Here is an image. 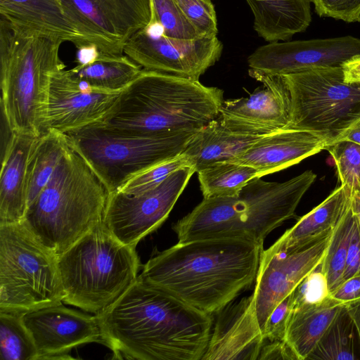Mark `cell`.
I'll use <instances>...</instances> for the list:
<instances>
[{
  "mask_svg": "<svg viewBox=\"0 0 360 360\" xmlns=\"http://www.w3.org/2000/svg\"><path fill=\"white\" fill-rule=\"evenodd\" d=\"M353 220L349 197L345 212L333 229L330 244L321 263V269L327 280L330 294L343 282Z\"/></svg>",
  "mask_w": 360,
  "mask_h": 360,
  "instance_id": "cell-31",
  "label": "cell"
},
{
  "mask_svg": "<svg viewBox=\"0 0 360 360\" xmlns=\"http://www.w3.org/2000/svg\"><path fill=\"white\" fill-rule=\"evenodd\" d=\"M295 291L283 299L271 313L263 332L264 340H285L286 330L295 305Z\"/></svg>",
  "mask_w": 360,
  "mask_h": 360,
  "instance_id": "cell-37",
  "label": "cell"
},
{
  "mask_svg": "<svg viewBox=\"0 0 360 360\" xmlns=\"http://www.w3.org/2000/svg\"><path fill=\"white\" fill-rule=\"evenodd\" d=\"M316 175L307 170L284 182L252 179L237 196L203 198L173 226L179 242L237 238L262 245L266 236L295 217Z\"/></svg>",
  "mask_w": 360,
  "mask_h": 360,
  "instance_id": "cell-4",
  "label": "cell"
},
{
  "mask_svg": "<svg viewBox=\"0 0 360 360\" xmlns=\"http://www.w3.org/2000/svg\"><path fill=\"white\" fill-rule=\"evenodd\" d=\"M150 25L158 27L164 36L178 39L202 37L186 18L175 0H150Z\"/></svg>",
  "mask_w": 360,
  "mask_h": 360,
  "instance_id": "cell-33",
  "label": "cell"
},
{
  "mask_svg": "<svg viewBox=\"0 0 360 360\" xmlns=\"http://www.w3.org/2000/svg\"><path fill=\"white\" fill-rule=\"evenodd\" d=\"M250 77L264 87L248 97L224 101L218 118L226 128L241 134L264 136L285 129L290 121L292 102L284 77Z\"/></svg>",
  "mask_w": 360,
  "mask_h": 360,
  "instance_id": "cell-16",
  "label": "cell"
},
{
  "mask_svg": "<svg viewBox=\"0 0 360 360\" xmlns=\"http://www.w3.org/2000/svg\"><path fill=\"white\" fill-rule=\"evenodd\" d=\"M223 44L214 37L178 39L164 36L155 25H148L131 37L123 52L143 69L199 80L218 61Z\"/></svg>",
  "mask_w": 360,
  "mask_h": 360,
  "instance_id": "cell-12",
  "label": "cell"
},
{
  "mask_svg": "<svg viewBox=\"0 0 360 360\" xmlns=\"http://www.w3.org/2000/svg\"><path fill=\"white\" fill-rule=\"evenodd\" d=\"M356 327L346 305L341 309L307 359L353 360Z\"/></svg>",
  "mask_w": 360,
  "mask_h": 360,
  "instance_id": "cell-30",
  "label": "cell"
},
{
  "mask_svg": "<svg viewBox=\"0 0 360 360\" xmlns=\"http://www.w3.org/2000/svg\"><path fill=\"white\" fill-rule=\"evenodd\" d=\"M283 76L292 102L285 129L319 134L328 146L360 120V84L346 83L342 67L314 68Z\"/></svg>",
  "mask_w": 360,
  "mask_h": 360,
  "instance_id": "cell-10",
  "label": "cell"
},
{
  "mask_svg": "<svg viewBox=\"0 0 360 360\" xmlns=\"http://www.w3.org/2000/svg\"><path fill=\"white\" fill-rule=\"evenodd\" d=\"M37 137L11 131L7 141L0 175V224L20 222L25 218L27 162Z\"/></svg>",
  "mask_w": 360,
  "mask_h": 360,
  "instance_id": "cell-21",
  "label": "cell"
},
{
  "mask_svg": "<svg viewBox=\"0 0 360 360\" xmlns=\"http://www.w3.org/2000/svg\"><path fill=\"white\" fill-rule=\"evenodd\" d=\"M360 58V39L353 36L271 42L248 58L249 75H285L314 68L342 67Z\"/></svg>",
  "mask_w": 360,
  "mask_h": 360,
  "instance_id": "cell-15",
  "label": "cell"
},
{
  "mask_svg": "<svg viewBox=\"0 0 360 360\" xmlns=\"http://www.w3.org/2000/svg\"><path fill=\"white\" fill-rule=\"evenodd\" d=\"M195 169L184 167L157 187L139 194L109 193L104 224L124 245L135 247L167 219Z\"/></svg>",
  "mask_w": 360,
  "mask_h": 360,
  "instance_id": "cell-11",
  "label": "cell"
},
{
  "mask_svg": "<svg viewBox=\"0 0 360 360\" xmlns=\"http://www.w3.org/2000/svg\"><path fill=\"white\" fill-rule=\"evenodd\" d=\"M64 11L100 51L123 54L125 43L150 22V0H62Z\"/></svg>",
  "mask_w": 360,
  "mask_h": 360,
  "instance_id": "cell-13",
  "label": "cell"
},
{
  "mask_svg": "<svg viewBox=\"0 0 360 360\" xmlns=\"http://www.w3.org/2000/svg\"><path fill=\"white\" fill-rule=\"evenodd\" d=\"M142 68L127 55L100 52L91 63L68 70L75 79L107 91H121L141 72Z\"/></svg>",
  "mask_w": 360,
  "mask_h": 360,
  "instance_id": "cell-27",
  "label": "cell"
},
{
  "mask_svg": "<svg viewBox=\"0 0 360 360\" xmlns=\"http://www.w3.org/2000/svg\"><path fill=\"white\" fill-rule=\"evenodd\" d=\"M261 136L233 132L217 117L193 136L182 153L198 172L216 162H231Z\"/></svg>",
  "mask_w": 360,
  "mask_h": 360,
  "instance_id": "cell-25",
  "label": "cell"
},
{
  "mask_svg": "<svg viewBox=\"0 0 360 360\" xmlns=\"http://www.w3.org/2000/svg\"><path fill=\"white\" fill-rule=\"evenodd\" d=\"M346 307L354 321L360 341V299L347 304Z\"/></svg>",
  "mask_w": 360,
  "mask_h": 360,
  "instance_id": "cell-44",
  "label": "cell"
},
{
  "mask_svg": "<svg viewBox=\"0 0 360 360\" xmlns=\"http://www.w3.org/2000/svg\"><path fill=\"white\" fill-rule=\"evenodd\" d=\"M295 291V305L320 302L330 295L321 264L297 286Z\"/></svg>",
  "mask_w": 360,
  "mask_h": 360,
  "instance_id": "cell-38",
  "label": "cell"
},
{
  "mask_svg": "<svg viewBox=\"0 0 360 360\" xmlns=\"http://www.w3.org/2000/svg\"><path fill=\"white\" fill-rule=\"evenodd\" d=\"M316 13L346 22H360V0H310Z\"/></svg>",
  "mask_w": 360,
  "mask_h": 360,
  "instance_id": "cell-39",
  "label": "cell"
},
{
  "mask_svg": "<svg viewBox=\"0 0 360 360\" xmlns=\"http://www.w3.org/2000/svg\"><path fill=\"white\" fill-rule=\"evenodd\" d=\"M215 326L202 360L258 359L264 338L252 295L217 312Z\"/></svg>",
  "mask_w": 360,
  "mask_h": 360,
  "instance_id": "cell-19",
  "label": "cell"
},
{
  "mask_svg": "<svg viewBox=\"0 0 360 360\" xmlns=\"http://www.w3.org/2000/svg\"><path fill=\"white\" fill-rule=\"evenodd\" d=\"M350 204L360 227V184L354 187L350 191Z\"/></svg>",
  "mask_w": 360,
  "mask_h": 360,
  "instance_id": "cell-45",
  "label": "cell"
},
{
  "mask_svg": "<svg viewBox=\"0 0 360 360\" xmlns=\"http://www.w3.org/2000/svg\"><path fill=\"white\" fill-rule=\"evenodd\" d=\"M326 146V141L319 134L282 129L262 136L231 162L251 166L262 177L297 164Z\"/></svg>",
  "mask_w": 360,
  "mask_h": 360,
  "instance_id": "cell-20",
  "label": "cell"
},
{
  "mask_svg": "<svg viewBox=\"0 0 360 360\" xmlns=\"http://www.w3.org/2000/svg\"><path fill=\"white\" fill-rule=\"evenodd\" d=\"M1 360H37L33 340L21 314L0 311Z\"/></svg>",
  "mask_w": 360,
  "mask_h": 360,
  "instance_id": "cell-32",
  "label": "cell"
},
{
  "mask_svg": "<svg viewBox=\"0 0 360 360\" xmlns=\"http://www.w3.org/2000/svg\"><path fill=\"white\" fill-rule=\"evenodd\" d=\"M108 195L104 184L70 146L22 221L58 257L103 221Z\"/></svg>",
  "mask_w": 360,
  "mask_h": 360,
  "instance_id": "cell-5",
  "label": "cell"
},
{
  "mask_svg": "<svg viewBox=\"0 0 360 360\" xmlns=\"http://www.w3.org/2000/svg\"><path fill=\"white\" fill-rule=\"evenodd\" d=\"M21 320L34 344L37 359H68L73 348L90 342L102 344L96 315L61 304L21 314Z\"/></svg>",
  "mask_w": 360,
  "mask_h": 360,
  "instance_id": "cell-17",
  "label": "cell"
},
{
  "mask_svg": "<svg viewBox=\"0 0 360 360\" xmlns=\"http://www.w3.org/2000/svg\"><path fill=\"white\" fill-rule=\"evenodd\" d=\"M63 43L0 17L1 106L13 133H43L51 76L65 69L59 56Z\"/></svg>",
  "mask_w": 360,
  "mask_h": 360,
  "instance_id": "cell-6",
  "label": "cell"
},
{
  "mask_svg": "<svg viewBox=\"0 0 360 360\" xmlns=\"http://www.w3.org/2000/svg\"><path fill=\"white\" fill-rule=\"evenodd\" d=\"M70 146L66 134L56 130H46L37 137L27 162V207L46 186Z\"/></svg>",
  "mask_w": 360,
  "mask_h": 360,
  "instance_id": "cell-28",
  "label": "cell"
},
{
  "mask_svg": "<svg viewBox=\"0 0 360 360\" xmlns=\"http://www.w3.org/2000/svg\"><path fill=\"white\" fill-rule=\"evenodd\" d=\"M342 68L346 83L360 84V58L345 63Z\"/></svg>",
  "mask_w": 360,
  "mask_h": 360,
  "instance_id": "cell-43",
  "label": "cell"
},
{
  "mask_svg": "<svg viewBox=\"0 0 360 360\" xmlns=\"http://www.w3.org/2000/svg\"><path fill=\"white\" fill-rule=\"evenodd\" d=\"M341 140L350 141L360 145V120L352 126L338 141Z\"/></svg>",
  "mask_w": 360,
  "mask_h": 360,
  "instance_id": "cell-46",
  "label": "cell"
},
{
  "mask_svg": "<svg viewBox=\"0 0 360 360\" xmlns=\"http://www.w3.org/2000/svg\"><path fill=\"white\" fill-rule=\"evenodd\" d=\"M63 302L97 314L137 279L136 248L118 240L99 224L57 257Z\"/></svg>",
  "mask_w": 360,
  "mask_h": 360,
  "instance_id": "cell-7",
  "label": "cell"
},
{
  "mask_svg": "<svg viewBox=\"0 0 360 360\" xmlns=\"http://www.w3.org/2000/svg\"><path fill=\"white\" fill-rule=\"evenodd\" d=\"M96 315L114 359L202 360L212 331V314L138 278Z\"/></svg>",
  "mask_w": 360,
  "mask_h": 360,
  "instance_id": "cell-1",
  "label": "cell"
},
{
  "mask_svg": "<svg viewBox=\"0 0 360 360\" xmlns=\"http://www.w3.org/2000/svg\"><path fill=\"white\" fill-rule=\"evenodd\" d=\"M0 17L13 25L69 41L91 44L66 15L62 0H0Z\"/></svg>",
  "mask_w": 360,
  "mask_h": 360,
  "instance_id": "cell-22",
  "label": "cell"
},
{
  "mask_svg": "<svg viewBox=\"0 0 360 360\" xmlns=\"http://www.w3.org/2000/svg\"><path fill=\"white\" fill-rule=\"evenodd\" d=\"M346 305L331 295L320 302L295 305L285 341L297 360L307 359L341 309Z\"/></svg>",
  "mask_w": 360,
  "mask_h": 360,
  "instance_id": "cell-24",
  "label": "cell"
},
{
  "mask_svg": "<svg viewBox=\"0 0 360 360\" xmlns=\"http://www.w3.org/2000/svg\"><path fill=\"white\" fill-rule=\"evenodd\" d=\"M330 295L346 304L360 299V275L344 281Z\"/></svg>",
  "mask_w": 360,
  "mask_h": 360,
  "instance_id": "cell-42",
  "label": "cell"
},
{
  "mask_svg": "<svg viewBox=\"0 0 360 360\" xmlns=\"http://www.w3.org/2000/svg\"><path fill=\"white\" fill-rule=\"evenodd\" d=\"M349 197L350 191L340 185L321 203L300 218L264 252L269 254L284 252L333 229L345 212Z\"/></svg>",
  "mask_w": 360,
  "mask_h": 360,
  "instance_id": "cell-26",
  "label": "cell"
},
{
  "mask_svg": "<svg viewBox=\"0 0 360 360\" xmlns=\"http://www.w3.org/2000/svg\"><path fill=\"white\" fill-rule=\"evenodd\" d=\"M120 94L92 88L65 69L57 71L50 81L44 131L53 129L66 134L98 123L110 112Z\"/></svg>",
  "mask_w": 360,
  "mask_h": 360,
  "instance_id": "cell-18",
  "label": "cell"
},
{
  "mask_svg": "<svg viewBox=\"0 0 360 360\" xmlns=\"http://www.w3.org/2000/svg\"><path fill=\"white\" fill-rule=\"evenodd\" d=\"M360 275V227L354 214L343 281Z\"/></svg>",
  "mask_w": 360,
  "mask_h": 360,
  "instance_id": "cell-40",
  "label": "cell"
},
{
  "mask_svg": "<svg viewBox=\"0 0 360 360\" xmlns=\"http://www.w3.org/2000/svg\"><path fill=\"white\" fill-rule=\"evenodd\" d=\"M257 359L297 360L295 354L285 340H264Z\"/></svg>",
  "mask_w": 360,
  "mask_h": 360,
  "instance_id": "cell-41",
  "label": "cell"
},
{
  "mask_svg": "<svg viewBox=\"0 0 360 360\" xmlns=\"http://www.w3.org/2000/svg\"><path fill=\"white\" fill-rule=\"evenodd\" d=\"M333 231L284 252L269 254L263 249L252 294L262 333L277 304L322 262Z\"/></svg>",
  "mask_w": 360,
  "mask_h": 360,
  "instance_id": "cell-14",
  "label": "cell"
},
{
  "mask_svg": "<svg viewBox=\"0 0 360 360\" xmlns=\"http://www.w3.org/2000/svg\"><path fill=\"white\" fill-rule=\"evenodd\" d=\"M262 250L237 238L178 242L150 258L137 278L212 314L255 281Z\"/></svg>",
  "mask_w": 360,
  "mask_h": 360,
  "instance_id": "cell-2",
  "label": "cell"
},
{
  "mask_svg": "<svg viewBox=\"0 0 360 360\" xmlns=\"http://www.w3.org/2000/svg\"><path fill=\"white\" fill-rule=\"evenodd\" d=\"M63 299L57 257L23 221L0 224V311L22 314Z\"/></svg>",
  "mask_w": 360,
  "mask_h": 360,
  "instance_id": "cell-8",
  "label": "cell"
},
{
  "mask_svg": "<svg viewBox=\"0 0 360 360\" xmlns=\"http://www.w3.org/2000/svg\"><path fill=\"white\" fill-rule=\"evenodd\" d=\"M186 166L191 165L188 158L181 153L134 176L116 191L132 195L146 192L157 187L172 174Z\"/></svg>",
  "mask_w": 360,
  "mask_h": 360,
  "instance_id": "cell-34",
  "label": "cell"
},
{
  "mask_svg": "<svg viewBox=\"0 0 360 360\" xmlns=\"http://www.w3.org/2000/svg\"><path fill=\"white\" fill-rule=\"evenodd\" d=\"M198 131L157 136L133 135L93 124L65 134L70 146L85 160L110 193L134 176L180 155Z\"/></svg>",
  "mask_w": 360,
  "mask_h": 360,
  "instance_id": "cell-9",
  "label": "cell"
},
{
  "mask_svg": "<svg viewBox=\"0 0 360 360\" xmlns=\"http://www.w3.org/2000/svg\"><path fill=\"white\" fill-rule=\"evenodd\" d=\"M246 1L254 15V30L269 43L289 39L311 22L310 0Z\"/></svg>",
  "mask_w": 360,
  "mask_h": 360,
  "instance_id": "cell-23",
  "label": "cell"
},
{
  "mask_svg": "<svg viewBox=\"0 0 360 360\" xmlns=\"http://www.w3.org/2000/svg\"><path fill=\"white\" fill-rule=\"evenodd\" d=\"M223 90L199 80L142 69L96 124L126 134L198 131L218 117Z\"/></svg>",
  "mask_w": 360,
  "mask_h": 360,
  "instance_id": "cell-3",
  "label": "cell"
},
{
  "mask_svg": "<svg viewBox=\"0 0 360 360\" xmlns=\"http://www.w3.org/2000/svg\"><path fill=\"white\" fill-rule=\"evenodd\" d=\"M200 36H217V18L212 0H175Z\"/></svg>",
  "mask_w": 360,
  "mask_h": 360,
  "instance_id": "cell-36",
  "label": "cell"
},
{
  "mask_svg": "<svg viewBox=\"0 0 360 360\" xmlns=\"http://www.w3.org/2000/svg\"><path fill=\"white\" fill-rule=\"evenodd\" d=\"M325 150L333 158L340 185L351 191L360 184V145L341 140L328 145Z\"/></svg>",
  "mask_w": 360,
  "mask_h": 360,
  "instance_id": "cell-35",
  "label": "cell"
},
{
  "mask_svg": "<svg viewBox=\"0 0 360 360\" xmlns=\"http://www.w3.org/2000/svg\"><path fill=\"white\" fill-rule=\"evenodd\" d=\"M203 198L237 196L252 179L258 177V171L249 165L219 162L198 172Z\"/></svg>",
  "mask_w": 360,
  "mask_h": 360,
  "instance_id": "cell-29",
  "label": "cell"
}]
</instances>
